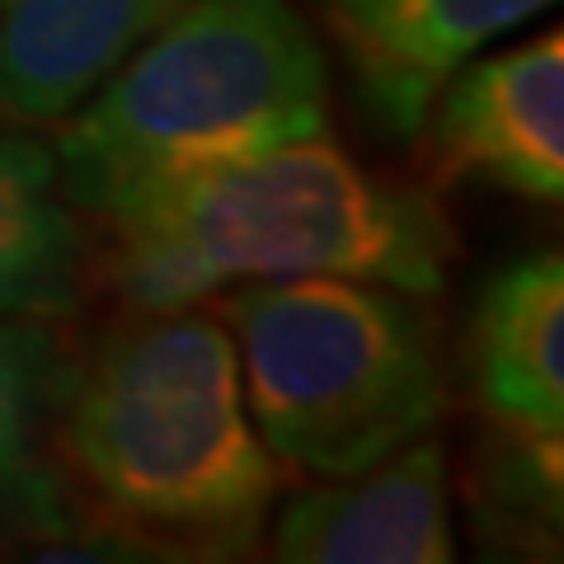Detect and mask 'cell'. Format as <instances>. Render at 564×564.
Segmentation results:
<instances>
[{"label":"cell","instance_id":"obj_9","mask_svg":"<svg viewBox=\"0 0 564 564\" xmlns=\"http://www.w3.org/2000/svg\"><path fill=\"white\" fill-rule=\"evenodd\" d=\"M180 0H0V122H57Z\"/></svg>","mask_w":564,"mask_h":564},{"label":"cell","instance_id":"obj_7","mask_svg":"<svg viewBox=\"0 0 564 564\" xmlns=\"http://www.w3.org/2000/svg\"><path fill=\"white\" fill-rule=\"evenodd\" d=\"M273 555L292 564H447L456 551L443 447L414 437L339 489L288 499Z\"/></svg>","mask_w":564,"mask_h":564},{"label":"cell","instance_id":"obj_4","mask_svg":"<svg viewBox=\"0 0 564 564\" xmlns=\"http://www.w3.org/2000/svg\"><path fill=\"white\" fill-rule=\"evenodd\" d=\"M254 433L278 462L348 480L443 410L419 315L362 278H259L221 302Z\"/></svg>","mask_w":564,"mask_h":564},{"label":"cell","instance_id":"obj_11","mask_svg":"<svg viewBox=\"0 0 564 564\" xmlns=\"http://www.w3.org/2000/svg\"><path fill=\"white\" fill-rule=\"evenodd\" d=\"M57 386V344L43 321L0 315V489L24 475Z\"/></svg>","mask_w":564,"mask_h":564},{"label":"cell","instance_id":"obj_3","mask_svg":"<svg viewBox=\"0 0 564 564\" xmlns=\"http://www.w3.org/2000/svg\"><path fill=\"white\" fill-rule=\"evenodd\" d=\"M109 76L52 147L90 217L325 132V57L288 0H180Z\"/></svg>","mask_w":564,"mask_h":564},{"label":"cell","instance_id":"obj_10","mask_svg":"<svg viewBox=\"0 0 564 564\" xmlns=\"http://www.w3.org/2000/svg\"><path fill=\"white\" fill-rule=\"evenodd\" d=\"M85 240L47 141L0 128V315L47 321L80 292Z\"/></svg>","mask_w":564,"mask_h":564},{"label":"cell","instance_id":"obj_6","mask_svg":"<svg viewBox=\"0 0 564 564\" xmlns=\"http://www.w3.org/2000/svg\"><path fill=\"white\" fill-rule=\"evenodd\" d=\"M545 6L555 0H315L367 109L395 137L423 132L456 70Z\"/></svg>","mask_w":564,"mask_h":564},{"label":"cell","instance_id":"obj_2","mask_svg":"<svg viewBox=\"0 0 564 564\" xmlns=\"http://www.w3.org/2000/svg\"><path fill=\"white\" fill-rule=\"evenodd\" d=\"M62 456L104 518L151 541L240 545L278 499L221 315H132L66 395Z\"/></svg>","mask_w":564,"mask_h":564},{"label":"cell","instance_id":"obj_1","mask_svg":"<svg viewBox=\"0 0 564 564\" xmlns=\"http://www.w3.org/2000/svg\"><path fill=\"white\" fill-rule=\"evenodd\" d=\"M104 288L122 311L198 306L226 282L362 278L437 292L456 231L429 193L372 180L321 137L193 174L104 212Z\"/></svg>","mask_w":564,"mask_h":564},{"label":"cell","instance_id":"obj_8","mask_svg":"<svg viewBox=\"0 0 564 564\" xmlns=\"http://www.w3.org/2000/svg\"><path fill=\"white\" fill-rule=\"evenodd\" d=\"M475 395L518 447H564V259L532 254L485 288L470 325Z\"/></svg>","mask_w":564,"mask_h":564},{"label":"cell","instance_id":"obj_5","mask_svg":"<svg viewBox=\"0 0 564 564\" xmlns=\"http://www.w3.org/2000/svg\"><path fill=\"white\" fill-rule=\"evenodd\" d=\"M423 137L433 184L485 180L536 203L564 193V39L560 29L532 43L462 66L437 90Z\"/></svg>","mask_w":564,"mask_h":564}]
</instances>
